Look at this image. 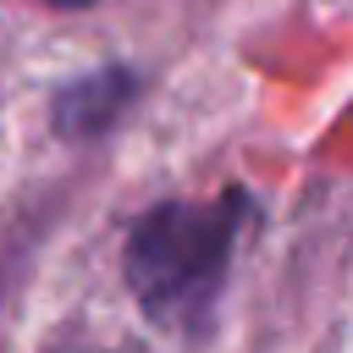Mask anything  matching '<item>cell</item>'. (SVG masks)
Segmentation results:
<instances>
[{
	"label": "cell",
	"instance_id": "cell-1",
	"mask_svg": "<svg viewBox=\"0 0 353 353\" xmlns=\"http://www.w3.org/2000/svg\"><path fill=\"white\" fill-rule=\"evenodd\" d=\"M237 237V204H160L127 237V281L154 320L210 309Z\"/></svg>",
	"mask_w": 353,
	"mask_h": 353
},
{
	"label": "cell",
	"instance_id": "cell-2",
	"mask_svg": "<svg viewBox=\"0 0 353 353\" xmlns=\"http://www.w3.org/2000/svg\"><path fill=\"white\" fill-rule=\"evenodd\" d=\"M55 6H88V0H55Z\"/></svg>",
	"mask_w": 353,
	"mask_h": 353
}]
</instances>
